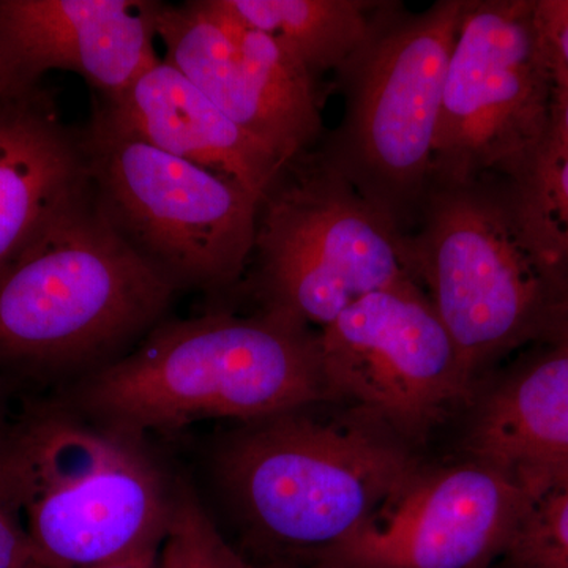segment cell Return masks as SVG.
I'll use <instances>...</instances> for the list:
<instances>
[{
  "instance_id": "obj_1",
  "label": "cell",
  "mask_w": 568,
  "mask_h": 568,
  "mask_svg": "<svg viewBox=\"0 0 568 568\" xmlns=\"http://www.w3.org/2000/svg\"><path fill=\"white\" fill-rule=\"evenodd\" d=\"M328 402L317 334L283 310L159 324L132 353L82 376L67 405L144 437L203 420H264Z\"/></svg>"
},
{
  "instance_id": "obj_2",
  "label": "cell",
  "mask_w": 568,
  "mask_h": 568,
  "mask_svg": "<svg viewBox=\"0 0 568 568\" xmlns=\"http://www.w3.org/2000/svg\"><path fill=\"white\" fill-rule=\"evenodd\" d=\"M313 407L244 424L213 455L254 566H316L424 469L387 429Z\"/></svg>"
},
{
  "instance_id": "obj_3",
  "label": "cell",
  "mask_w": 568,
  "mask_h": 568,
  "mask_svg": "<svg viewBox=\"0 0 568 568\" xmlns=\"http://www.w3.org/2000/svg\"><path fill=\"white\" fill-rule=\"evenodd\" d=\"M175 291L111 226L88 182L0 267V368L91 373L152 332Z\"/></svg>"
},
{
  "instance_id": "obj_4",
  "label": "cell",
  "mask_w": 568,
  "mask_h": 568,
  "mask_svg": "<svg viewBox=\"0 0 568 568\" xmlns=\"http://www.w3.org/2000/svg\"><path fill=\"white\" fill-rule=\"evenodd\" d=\"M6 450L39 567L97 566L162 548L178 488L144 437L50 403L9 425Z\"/></svg>"
},
{
  "instance_id": "obj_5",
  "label": "cell",
  "mask_w": 568,
  "mask_h": 568,
  "mask_svg": "<svg viewBox=\"0 0 568 568\" xmlns=\"http://www.w3.org/2000/svg\"><path fill=\"white\" fill-rule=\"evenodd\" d=\"M466 0L420 13L386 2L372 36L338 73L342 122L317 149L406 237L432 181L444 78Z\"/></svg>"
},
{
  "instance_id": "obj_6",
  "label": "cell",
  "mask_w": 568,
  "mask_h": 568,
  "mask_svg": "<svg viewBox=\"0 0 568 568\" xmlns=\"http://www.w3.org/2000/svg\"><path fill=\"white\" fill-rule=\"evenodd\" d=\"M403 252L474 383L497 357L552 338L562 323L566 302L523 233L503 178L429 185Z\"/></svg>"
},
{
  "instance_id": "obj_7",
  "label": "cell",
  "mask_w": 568,
  "mask_h": 568,
  "mask_svg": "<svg viewBox=\"0 0 568 568\" xmlns=\"http://www.w3.org/2000/svg\"><path fill=\"white\" fill-rule=\"evenodd\" d=\"M89 185L123 241L175 287L222 291L254 253L261 200L95 110L81 133Z\"/></svg>"
},
{
  "instance_id": "obj_8",
  "label": "cell",
  "mask_w": 568,
  "mask_h": 568,
  "mask_svg": "<svg viewBox=\"0 0 568 568\" xmlns=\"http://www.w3.org/2000/svg\"><path fill=\"white\" fill-rule=\"evenodd\" d=\"M253 256L263 306L321 328L414 280L402 235L317 151L287 163L261 201Z\"/></svg>"
},
{
  "instance_id": "obj_9",
  "label": "cell",
  "mask_w": 568,
  "mask_h": 568,
  "mask_svg": "<svg viewBox=\"0 0 568 568\" xmlns=\"http://www.w3.org/2000/svg\"><path fill=\"white\" fill-rule=\"evenodd\" d=\"M552 95L537 0H466L444 78L429 185L517 173L548 138Z\"/></svg>"
},
{
  "instance_id": "obj_10",
  "label": "cell",
  "mask_w": 568,
  "mask_h": 568,
  "mask_svg": "<svg viewBox=\"0 0 568 568\" xmlns=\"http://www.w3.org/2000/svg\"><path fill=\"white\" fill-rule=\"evenodd\" d=\"M317 345L328 402L342 399L399 439L424 435L473 390L416 280L358 298L321 328Z\"/></svg>"
},
{
  "instance_id": "obj_11",
  "label": "cell",
  "mask_w": 568,
  "mask_h": 568,
  "mask_svg": "<svg viewBox=\"0 0 568 568\" xmlns=\"http://www.w3.org/2000/svg\"><path fill=\"white\" fill-rule=\"evenodd\" d=\"M164 62L181 71L246 133L291 163L323 134L316 80L267 33L224 10L220 0L152 3Z\"/></svg>"
},
{
  "instance_id": "obj_12",
  "label": "cell",
  "mask_w": 568,
  "mask_h": 568,
  "mask_svg": "<svg viewBox=\"0 0 568 568\" xmlns=\"http://www.w3.org/2000/svg\"><path fill=\"white\" fill-rule=\"evenodd\" d=\"M532 497L476 459L422 469L310 568H493Z\"/></svg>"
},
{
  "instance_id": "obj_13",
  "label": "cell",
  "mask_w": 568,
  "mask_h": 568,
  "mask_svg": "<svg viewBox=\"0 0 568 568\" xmlns=\"http://www.w3.org/2000/svg\"><path fill=\"white\" fill-rule=\"evenodd\" d=\"M152 3L0 0V47L33 82L71 71L112 99L160 61Z\"/></svg>"
},
{
  "instance_id": "obj_14",
  "label": "cell",
  "mask_w": 568,
  "mask_h": 568,
  "mask_svg": "<svg viewBox=\"0 0 568 568\" xmlns=\"http://www.w3.org/2000/svg\"><path fill=\"white\" fill-rule=\"evenodd\" d=\"M97 110L155 148L239 183L261 201L287 164L163 59L125 92L103 99Z\"/></svg>"
},
{
  "instance_id": "obj_15",
  "label": "cell",
  "mask_w": 568,
  "mask_h": 568,
  "mask_svg": "<svg viewBox=\"0 0 568 568\" xmlns=\"http://www.w3.org/2000/svg\"><path fill=\"white\" fill-rule=\"evenodd\" d=\"M467 450L534 500L568 480V343L508 376L478 410Z\"/></svg>"
},
{
  "instance_id": "obj_16",
  "label": "cell",
  "mask_w": 568,
  "mask_h": 568,
  "mask_svg": "<svg viewBox=\"0 0 568 568\" xmlns=\"http://www.w3.org/2000/svg\"><path fill=\"white\" fill-rule=\"evenodd\" d=\"M88 182L81 134L47 95L0 100V267Z\"/></svg>"
},
{
  "instance_id": "obj_17",
  "label": "cell",
  "mask_w": 568,
  "mask_h": 568,
  "mask_svg": "<svg viewBox=\"0 0 568 568\" xmlns=\"http://www.w3.org/2000/svg\"><path fill=\"white\" fill-rule=\"evenodd\" d=\"M237 20L267 33L313 78L338 71L364 47L386 2L366 0H220Z\"/></svg>"
},
{
  "instance_id": "obj_18",
  "label": "cell",
  "mask_w": 568,
  "mask_h": 568,
  "mask_svg": "<svg viewBox=\"0 0 568 568\" xmlns=\"http://www.w3.org/2000/svg\"><path fill=\"white\" fill-rule=\"evenodd\" d=\"M506 181L515 215L568 306V144L548 134Z\"/></svg>"
},
{
  "instance_id": "obj_19",
  "label": "cell",
  "mask_w": 568,
  "mask_h": 568,
  "mask_svg": "<svg viewBox=\"0 0 568 568\" xmlns=\"http://www.w3.org/2000/svg\"><path fill=\"white\" fill-rule=\"evenodd\" d=\"M159 568H256L226 540L197 497L175 489L170 526L160 548Z\"/></svg>"
},
{
  "instance_id": "obj_20",
  "label": "cell",
  "mask_w": 568,
  "mask_h": 568,
  "mask_svg": "<svg viewBox=\"0 0 568 568\" xmlns=\"http://www.w3.org/2000/svg\"><path fill=\"white\" fill-rule=\"evenodd\" d=\"M500 562L504 568H568V480L530 504Z\"/></svg>"
},
{
  "instance_id": "obj_21",
  "label": "cell",
  "mask_w": 568,
  "mask_h": 568,
  "mask_svg": "<svg viewBox=\"0 0 568 568\" xmlns=\"http://www.w3.org/2000/svg\"><path fill=\"white\" fill-rule=\"evenodd\" d=\"M7 428L9 424L0 428V568H37L39 564L11 487L7 466Z\"/></svg>"
},
{
  "instance_id": "obj_22",
  "label": "cell",
  "mask_w": 568,
  "mask_h": 568,
  "mask_svg": "<svg viewBox=\"0 0 568 568\" xmlns=\"http://www.w3.org/2000/svg\"><path fill=\"white\" fill-rule=\"evenodd\" d=\"M537 14L555 77L568 81V0H537Z\"/></svg>"
},
{
  "instance_id": "obj_23",
  "label": "cell",
  "mask_w": 568,
  "mask_h": 568,
  "mask_svg": "<svg viewBox=\"0 0 568 568\" xmlns=\"http://www.w3.org/2000/svg\"><path fill=\"white\" fill-rule=\"evenodd\" d=\"M33 89H37V82L29 80L0 47V100L24 95Z\"/></svg>"
},
{
  "instance_id": "obj_24",
  "label": "cell",
  "mask_w": 568,
  "mask_h": 568,
  "mask_svg": "<svg viewBox=\"0 0 568 568\" xmlns=\"http://www.w3.org/2000/svg\"><path fill=\"white\" fill-rule=\"evenodd\" d=\"M549 133L568 144V81L555 77L552 95V118Z\"/></svg>"
},
{
  "instance_id": "obj_25",
  "label": "cell",
  "mask_w": 568,
  "mask_h": 568,
  "mask_svg": "<svg viewBox=\"0 0 568 568\" xmlns=\"http://www.w3.org/2000/svg\"><path fill=\"white\" fill-rule=\"evenodd\" d=\"M160 549L138 552L129 558L111 560V562L97 564V566L71 567V568H159ZM48 568V567H37Z\"/></svg>"
},
{
  "instance_id": "obj_26",
  "label": "cell",
  "mask_w": 568,
  "mask_h": 568,
  "mask_svg": "<svg viewBox=\"0 0 568 568\" xmlns=\"http://www.w3.org/2000/svg\"><path fill=\"white\" fill-rule=\"evenodd\" d=\"M555 342H567L568 343V308L566 310V316H564L562 324L556 332V335L552 336Z\"/></svg>"
},
{
  "instance_id": "obj_27",
  "label": "cell",
  "mask_w": 568,
  "mask_h": 568,
  "mask_svg": "<svg viewBox=\"0 0 568 568\" xmlns=\"http://www.w3.org/2000/svg\"><path fill=\"white\" fill-rule=\"evenodd\" d=\"M6 383H3L2 377H0V428L7 425L6 410H3V406H6Z\"/></svg>"
},
{
  "instance_id": "obj_28",
  "label": "cell",
  "mask_w": 568,
  "mask_h": 568,
  "mask_svg": "<svg viewBox=\"0 0 568 568\" xmlns=\"http://www.w3.org/2000/svg\"><path fill=\"white\" fill-rule=\"evenodd\" d=\"M256 568H310V567H295V566H254Z\"/></svg>"
}]
</instances>
